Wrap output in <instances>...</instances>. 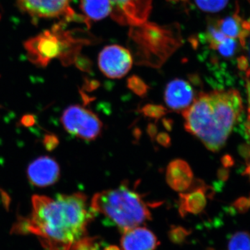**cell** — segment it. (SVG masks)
Segmentation results:
<instances>
[{"label":"cell","mask_w":250,"mask_h":250,"mask_svg":"<svg viewBox=\"0 0 250 250\" xmlns=\"http://www.w3.org/2000/svg\"><path fill=\"white\" fill-rule=\"evenodd\" d=\"M94 213L82 192L56 197L34 195L30 215L17 228L37 236L46 250H72L85 238Z\"/></svg>","instance_id":"1"},{"label":"cell","mask_w":250,"mask_h":250,"mask_svg":"<svg viewBox=\"0 0 250 250\" xmlns=\"http://www.w3.org/2000/svg\"><path fill=\"white\" fill-rule=\"evenodd\" d=\"M242 111L243 103L238 90L200 93L182 112L184 127L208 150L218 152L228 141Z\"/></svg>","instance_id":"2"},{"label":"cell","mask_w":250,"mask_h":250,"mask_svg":"<svg viewBox=\"0 0 250 250\" xmlns=\"http://www.w3.org/2000/svg\"><path fill=\"white\" fill-rule=\"evenodd\" d=\"M90 207L95 213L103 215L122 232L139 227L151 218L149 204L127 183L95 194Z\"/></svg>","instance_id":"3"},{"label":"cell","mask_w":250,"mask_h":250,"mask_svg":"<svg viewBox=\"0 0 250 250\" xmlns=\"http://www.w3.org/2000/svg\"><path fill=\"white\" fill-rule=\"evenodd\" d=\"M62 123L67 133L78 139L94 141L102 134L103 124L93 111L80 105H72L62 113Z\"/></svg>","instance_id":"4"},{"label":"cell","mask_w":250,"mask_h":250,"mask_svg":"<svg viewBox=\"0 0 250 250\" xmlns=\"http://www.w3.org/2000/svg\"><path fill=\"white\" fill-rule=\"evenodd\" d=\"M28 55L31 62L40 66H46L52 59L59 58L67 65L65 46L60 45L58 38L54 33L45 32L35 39L28 41Z\"/></svg>","instance_id":"5"},{"label":"cell","mask_w":250,"mask_h":250,"mask_svg":"<svg viewBox=\"0 0 250 250\" xmlns=\"http://www.w3.org/2000/svg\"><path fill=\"white\" fill-rule=\"evenodd\" d=\"M133 58L129 51L120 45H108L100 52L98 65L104 75L110 79H121L131 70Z\"/></svg>","instance_id":"6"},{"label":"cell","mask_w":250,"mask_h":250,"mask_svg":"<svg viewBox=\"0 0 250 250\" xmlns=\"http://www.w3.org/2000/svg\"><path fill=\"white\" fill-rule=\"evenodd\" d=\"M112 4L111 16L123 24L141 26L147 21L152 0H110Z\"/></svg>","instance_id":"7"},{"label":"cell","mask_w":250,"mask_h":250,"mask_svg":"<svg viewBox=\"0 0 250 250\" xmlns=\"http://www.w3.org/2000/svg\"><path fill=\"white\" fill-rule=\"evenodd\" d=\"M72 0H16L18 6L31 17L55 18L65 16L73 18L70 8Z\"/></svg>","instance_id":"8"},{"label":"cell","mask_w":250,"mask_h":250,"mask_svg":"<svg viewBox=\"0 0 250 250\" xmlns=\"http://www.w3.org/2000/svg\"><path fill=\"white\" fill-rule=\"evenodd\" d=\"M28 179L33 185L47 187L60 178V167L57 161L49 156H41L28 167Z\"/></svg>","instance_id":"9"},{"label":"cell","mask_w":250,"mask_h":250,"mask_svg":"<svg viewBox=\"0 0 250 250\" xmlns=\"http://www.w3.org/2000/svg\"><path fill=\"white\" fill-rule=\"evenodd\" d=\"M195 91L187 81L175 79L166 85L164 100L166 105L174 111L183 112L193 103Z\"/></svg>","instance_id":"10"},{"label":"cell","mask_w":250,"mask_h":250,"mask_svg":"<svg viewBox=\"0 0 250 250\" xmlns=\"http://www.w3.org/2000/svg\"><path fill=\"white\" fill-rule=\"evenodd\" d=\"M166 181L171 188L176 191L188 190L194 181L191 167L187 161L182 159L171 161L166 170Z\"/></svg>","instance_id":"11"},{"label":"cell","mask_w":250,"mask_h":250,"mask_svg":"<svg viewBox=\"0 0 250 250\" xmlns=\"http://www.w3.org/2000/svg\"><path fill=\"white\" fill-rule=\"evenodd\" d=\"M123 233V250H154L159 245L155 235L146 228L136 227Z\"/></svg>","instance_id":"12"},{"label":"cell","mask_w":250,"mask_h":250,"mask_svg":"<svg viewBox=\"0 0 250 250\" xmlns=\"http://www.w3.org/2000/svg\"><path fill=\"white\" fill-rule=\"evenodd\" d=\"M205 187L200 186L190 189V191L180 194V209L183 212L196 213L206 205Z\"/></svg>","instance_id":"13"},{"label":"cell","mask_w":250,"mask_h":250,"mask_svg":"<svg viewBox=\"0 0 250 250\" xmlns=\"http://www.w3.org/2000/svg\"><path fill=\"white\" fill-rule=\"evenodd\" d=\"M216 26L228 38H240L241 43L244 45L245 39L249 31L247 29L246 23L243 22L239 16L235 15L227 17L219 21Z\"/></svg>","instance_id":"14"},{"label":"cell","mask_w":250,"mask_h":250,"mask_svg":"<svg viewBox=\"0 0 250 250\" xmlns=\"http://www.w3.org/2000/svg\"><path fill=\"white\" fill-rule=\"evenodd\" d=\"M81 8L87 17L93 21H100L111 14L110 0H81Z\"/></svg>","instance_id":"15"},{"label":"cell","mask_w":250,"mask_h":250,"mask_svg":"<svg viewBox=\"0 0 250 250\" xmlns=\"http://www.w3.org/2000/svg\"><path fill=\"white\" fill-rule=\"evenodd\" d=\"M229 0H193L197 7L205 12L215 13L223 10Z\"/></svg>","instance_id":"16"},{"label":"cell","mask_w":250,"mask_h":250,"mask_svg":"<svg viewBox=\"0 0 250 250\" xmlns=\"http://www.w3.org/2000/svg\"><path fill=\"white\" fill-rule=\"evenodd\" d=\"M229 250H250V234L246 232L235 233L229 242Z\"/></svg>","instance_id":"17"},{"label":"cell","mask_w":250,"mask_h":250,"mask_svg":"<svg viewBox=\"0 0 250 250\" xmlns=\"http://www.w3.org/2000/svg\"><path fill=\"white\" fill-rule=\"evenodd\" d=\"M127 86L135 95L141 98L146 96L149 90V87L145 83V82H143V80L139 77L136 76H132L128 79Z\"/></svg>","instance_id":"18"},{"label":"cell","mask_w":250,"mask_h":250,"mask_svg":"<svg viewBox=\"0 0 250 250\" xmlns=\"http://www.w3.org/2000/svg\"><path fill=\"white\" fill-rule=\"evenodd\" d=\"M167 111V108L163 106L162 105L152 104L145 105L141 110V113H142L145 116L155 120H159V118L165 116Z\"/></svg>","instance_id":"19"},{"label":"cell","mask_w":250,"mask_h":250,"mask_svg":"<svg viewBox=\"0 0 250 250\" xmlns=\"http://www.w3.org/2000/svg\"><path fill=\"white\" fill-rule=\"evenodd\" d=\"M237 49V42L233 39L226 38L223 42L216 45L214 49L225 57H231L234 55Z\"/></svg>","instance_id":"20"},{"label":"cell","mask_w":250,"mask_h":250,"mask_svg":"<svg viewBox=\"0 0 250 250\" xmlns=\"http://www.w3.org/2000/svg\"><path fill=\"white\" fill-rule=\"evenodd\" d=\"M156 141L161 146H165V147H167V146L170 145V136L166 134V133L158 134L157 136H156Z\"/></svg>","instance_id":"21"},{"label":"cell","mask_w":250,"mask_h":250,"mask_svg":"<svg viewBox=\"0 0 250 250\" xmlns=\"http://www.w3.org/2000/svg\"><path fill=\"white\" fill-rule=\"evenodd\" d=\"M57 139H56L55 136H49L45 138V146L46 147L48 148L49 149H53L56 147Z\"/></svg>","instance_id":"22"},{"label":"cell","mask_w":250,"mask_h":250,"mask_svg":"<svg viewBox=\"0 0 250 250\" xmlns=\"http://www.w3.org/2000/svg\"><path fill=\"white\" fill-rule=\"evenodd\" d=\"M156 126H154V125H150L149 126V127H148V133H149V134H150V136L153 137V136H154V135L156 134Z\"/></svg>","instance_id":"23"},{"label":"cell","mask_w":250,"mask_h":250,"mask_svg":"<svg viewBox=\"0 0 250 250\" xmlns=\"http://www.w3.org/2000/svg\"><path fill=\"white\" fill-rule=\"evenodd\" d=\"M106 250H120L118 249V248H116V247L111 246V247H109V248H107V249H106Z\"/></svg>","instance_id":"24"}]
</instances>
